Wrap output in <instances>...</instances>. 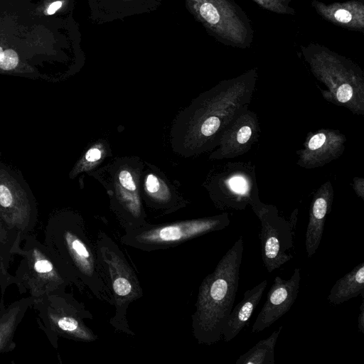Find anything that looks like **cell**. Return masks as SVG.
<instances>
[{"mask_svg":"<svg viewBox=\"0 0 364 364\" xmlns=\"http://www.w3.org/2000/svg\"><path fill=\"white\" fill-rule=\"evenodd\" d=\"M43 243L79 291L111 304V296L101 275L95 241L77 216L59 213L50 216L44 230Z\"/></svg>","mask_w":364,"mask_h":364,"instance_id":"1","label":"cell"},{"mask_svg":"<svg viewBox=\"0 0 364 364\" xmlns=\"http://www.w3.org/2000/svg\"><path fill=\"white\" fill-rule=\"evenodd\" d=\"M243 250L240 236L199 287L196 309L191 316L193 334L199 344L210 346L222 338V330L233 308L239 287Z\"/></svg>","mask_w":364,"mask_h":364,"instance_id":"2","label":"cell"},{"mask_svg":"<svg viewBox=\"0 0 364 364\" xmlns=\"http://www.w3.org/2000/svg\"><path fill=\"white\" fill-rule=\"evenodd\" d=\"M95 245L101 275L115 309L109 323L116 331L134 336L127 314L129 305L143 296L140 282L118 244L107 232L100 230Z\"/></svg>","mask_w":364,"mask_h":364,"instance_id":"3","label":"cell"},{"mask_svg":"<svg viewBox=\"0 0 364 364\" xmlns=\"http://www.w3.org/2000/svg\"><path fill=\"white\" fill-rule=\"evenodd\" d=\"M32 307L37 312L40 327L55 348L60 337L86 343L97 339L85 321L92 320V314L72 294L65 291L49 293L33 299Z\"/></svg>","mask_w":364,"mask_h":364,"instance_id":"4","label":"cell"},{"mask_svg":"<svg viewBox=\"0 0 364 364\" xmlns=\"http://www.w3.org/2000/svg\"><path fill=\"white\" fill-rule=\"evenodd\" d=\"M21 246L18 256L22 257L12 284L21 294L29 293L33 299L49 293L65 291L71 285L66 273L46 245L35 236L28 235Z\"/></svg>","mask_w":364,"mask_h":364,"instance_id":"5","label":"cell"},{"mask_svg":"<svg viewBox=\"0 0 364 364\" xmlns=\"http://www.w3.org/2000/svg\"><path fill=\"white\" fill-rule=\"evenodd\" d=\"M230 223L227 214L177 221L171 223L144 225L124 230L121 242L144 252L164 250L203 235L225 228Z\"/></svg>","mask_w":364,"mask_h":364,"instance_id":"6","label":"cell"},{"mask_svg":"<svg viewBox=\"0 0 364 364\" xmlns=\"http://www.w3.org/2000/svg\"><path fill=\"white\" fill-rule=\"evenodd\" d=\"M301 48L312 73L329 86L336 100L342 104L350 102L354 91L363 82L360 68L348 58L325 46L314 43Z\"/></svg>","mask_w":364,"mask_h":364,"instance_id":"7","label":"cell"},{"mask_svg":"<svg viewBox=\"0 0 364 364\" xmlns=\"http://www.w3.org/2000/svg\"><path fill=\"white\" fill-rule=\"evenodd\" d=\"M0 217L22 240L31 235L38 212L33 193L20 173L0 161Z\"/></svg>","mask_w":364,"mask_h":364,"instance_id":"8","label":"cell"},{"mask_svg":"<svg viewBox=\"0 0 364 364\" xmlns=\"http://www.w3.org/2000/svg\"><path fill=\"white\" fill-rule=\"evenodd\" d=\"M253 209L261 223L262 259L267 272L272 273L293 258L291 252L296 220H285L271 207L255 206Z\"/></svg>","mask_w":364,"mask_h":364,"instance_id":"9","label":"cell"},{"mask_svg":"<svg viewBox=\"0 0 364 364\" xmlns=\"http://www.w3.org/2000/svg\"><path fill=\"white\" fill-rule=\"evenodd\" d=\"M301 269L297 267L288 279L277 276L267 294V299L252 326L257 333L272 326L283 316L295 302L300 287Z\"/></svg>","mask_w":364,"mask_h":364,"instance_id":"10","label":"cell"},{"mask_svg":"<svg viewBox=\"0 0 364 364\" xmlns=\"http://www.w3.org/2000/svg\"><path fill=\"white\" fill-rule=\"evenodd\" d=\"M311 6L318 15L332 24L351 31L364 32L363 0H349L331 4L313 0Z\"/></svg>","mask_w":364,"mask_h":364,"instance_id":"11","label":"cell"},{"mask_svg":"<svg viewBox=\"0 0 364 364\" xmlns=\"http://www.w3.org/2000/svg\"><path fill=\"white\" fill-rule=\"evenodd\" d=\"M267 286V280L264 279L247 290L242 299L232 309L222 330V337L225 342L232 341L247 325Z\"/></svg>","mask_w":364,"mask_h":364,"instance_id":"12","label":"cell"},{"mask_svg":"<svg viewBox=\"0 0 364 364\" xmlns=\"http://www.w3.org/2000/svg\"><path fill=\"white\" fill-rule=\"evenodd\" d=\"M333 199L331 188H322L314 197L309 212L305 247L308 257H312L321 243L326 217L331 210Z\"/></svg>","mask_w":364,"mask_h":364,"instance_id":"13","label":"cell"},{"mask_svg":"<svg viewBox=\"0 0 364 364\" xmlns=\"http://www.w3.org/2000/svg\"><path fill=\"white\" fill-rule=\"evenodd\" d=\"M33 297L29 296L5 305L3 297L0 303V355L12 351L16 343L15 332L27 310L32 306Z\"/></svg>","mask_w":364,"mask_h":364,"instance_id":"14","label":"cell"},{"mask_svg":"<svg viewBox=\"0 0 364 364\" xmlns=\"http://www.w3.org/2000/svg\"><path fill=\"white\" fill-rule=\"evenodd\" d=\"M21 235L9 228L0 217V287L1 297L7 287L12 284L13 275L9 268L15 255H18L22 243Z\"/></svg>","mask_w":364,"mask_h":364,"instance_id":"15","label":"cell"},{"mask_svg":"<svg viewBox=\"0 0 364 364\" xmlns=\"http://www.w3.org/2000/svg\"><path fill=\"white\" fill-rule=\"evenodd\" d=\"M358 296H364V262L336 282L330 290L328 300L337 305Z\"/></svg>","mask_w":364,"mask_h":364,"instance_id":"16","label":"cell"},{"mask_svg":"<svg viewBox=\"0 0 364 364\" xmlns=\"http://www.w3.org/2000/svg\"><path fill=\"white\" fill-rule=\"evenodd\" d=\"M282 329L279 326L268 338L258 341L238 358L236 364H274V347Z\"/></svg>","mask_w":364,"mask_h":364,"instance_id":"17","label":"cell"},{"mask_svg":"<svg viewBox=\"0 0 364 364\" xmlns=\"http://www.w3.org/2000/svg\"><path fill=\"white\" fill-rule=\"evenodd\" d=\"M330 147V134L324 132H318L309 139L306 151L307 156H318L326 154Z\"/></svg>","mask_w":364,"mask_h":364,"instance_id":"18","label":"cell"},{"mask_svg":"<svg viewBox=\"0 0 364 364\" xmlns=\"http://www.w3.org/2000/svg\"><path fill=\"white\" fill-rule=\"evenodd\" d=\"M260 7L269 11L283 15H294L292 0H252Z\"/></svg>","mask_w":364,"mask_h":364,"instance_id":"19","label":"cell"},{"mask_svg":"<svg viewBox=\"0 0 364 364\" xmlns=\"http://www.w3.org/2000/svg\"><path fill=\"white\" fill-rule=\"evenodd\" d=\"M146 186L148 192L157 200L166 202L169 198V194L161 188V183L154 175L151 173L148 175Z\"/></svg>","mask_w":364,"mask_h":364,"instance_id":"20","label":"cell"},{"mask_svg":"<svg viewBox=\"0 0 364 364\" xmlns=\"http://www.w3.org/2000/svg\"><path fill=\"white\" fill-rule=\"evenodd\" d=\"M220 119L215 116L208 117L201 126V133L205 136L215 134L220 126Z\"/></svg>","mask_w":364,"mask_h":364,"instance_id":"21","label":"cell"},{"mask_svg":"<svg viewBox=\"0 0 364 364\" xmlns=\"http://www.w3.org/2000/svg\"><path fill=\"white\" fill-rule=\"evenodd\" d=\"M252 136V129L249 125H241L236 130L234 142L237 145H244L247 144Z\"/></svg>","mask_w":364,"mask_h":364,"instance_id":"22","label":"cell"},{"mask_svg":"<svg viewBox=\"0 0 364 364\" xmlns=\"http://www.w3.org/2000/svg\"><path fill=\"white\" fill-rule=\"evenodd\" d=\"M119 181L125 189L130 191H134L136 190L133 178L129 171L126 170L122 171L119 174Z\"/></svg>","mask_w":364,"mask_h":364,"instance_id":"23","label":"cell"},{"mask_svg":"<svg viewBox=\"0 0 364 364\" xmlns=\"http://www.w3.org/2000/svg\"><path fill=\"white\" fill-rule=\"evenodd\" d=\"M230 184L232 189L236 193H243L246 189L245 182L240 178H234L231 179Z\"/></svg>","mask_w":364,"mask_h":364,"instance_id":"24","label":"cell"},{"mask_svg":"<svg viewBox=\"0 0 364 364\" xmlns=\"http://www.w3.org/2000/svg\"><path fill=\"white\" fill-rule=\"evenodd\" d=\"M101 157V152L98 149H90L85 154V159L87 161L92 162L97 161Z\"/></svg>","mask_w":364,"mask_h":364,"instance_id":"25","label":"cell"},{"mask_svg":"<svg viewBox=\"0 0 364 364\" xmlns=\"http://www.w3.org/2000/svg\"><path fill=\"white\" fill-rule=\"evenodd\" d=\"M358 326L359 331L364 333V301L363 299L360 306V313L358 319Z\"/></svg>","mask_w":364,"mask_h":364,"instance_id":"26","label":"cell"},{"mask_svg":"<svg viewBox=\"0 0 364 364\" xmlns=\"http://www.w3.org/2000/svg\"><path fill=\"white\" fill-rule=\"evenodd\" d=\"M63 5L61 1H56L51 3L46 9V14L52 15L55 14Z\"/></svg>","mask_w":364,"mask_h":364,"instance_id":"27","label":"cell"},{"mask_svg":"<svg viewBox=\"0 0 364 364\" xmlns=\"http://www.w3.org/2000/svg\"><path fill=\"white\" fill-rule=\"evenodd\" d=\"M4 51V49L3 46H1L0 45V60H1V58L2 57V55H3Z\"/></svg>","mask_w":364,"mask_h":364,"instance_id":"28","label":"cell"}]
</instances>
